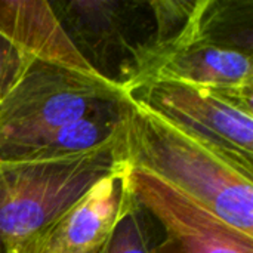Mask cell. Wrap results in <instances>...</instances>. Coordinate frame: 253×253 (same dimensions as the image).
I'll list each match as a JSON object with an SVG mask.
<instances>
[{
    "instance_id": "cell-1",
    "label": "cell",
    "mask_w": 253,
    "mask_h": 253,
    "mask_svg": "<svg viewBox=\"0 0 253 253\" xmlns=\"http://www.w3.org/2000/svg\"><path fill=\"white\" fill-rule=\"evenodd\" d=\"M122 151L129 168L157 176L253 236V169L132 99Z\"/></svg>"
},
{
    "instance_id": "cell-2",
    "label": "cell",
    "mask_w": 253,
    "mask_h": 253,
    "mask_svg": "<svg viewBox=\"0 0 253 253\" xmlns=\"http://www.w3.org/2000/svg\"><path fill=\"white\" fill-rule=\"evenodd\" d=\"M125 165L122 130L111 141L68 157L0 160V253L37 252L53 224Z\"/></svg>"
},
{
    "instance_id": "cell-3",
    "label": "cell",
    "mask_w": 253,
    "mask_h": 253,
    "mask_svg": "<svg viewBox=\"0 0 253 253\" xmlns=\"http://www.w3.org/2000/svg\"><path fill=\"white\" fill-rule=\"evenodd\" d=\"M127 98L102 77L34 61L0 102V160H16L56 129Z\"/></svg>"
},
{
    "instance_id": "cell-4",
    "label": "cell",
    "mask_w": 253,
    "mask_h": 253,
    "mask_svg": "<svg viewBox=\"0 0 253 253\" xmlns=\"http://www.w3.org/2000/svg\"><path fill=\"white\" fill-rule=\"evenodd\" d=\"M50 6L90 68L126 92L157 43L153 1L73 0Z\"/></svg>"
},
{
    "instance_id": "cell-5",
    "label": "cell",
    "mask_w": 253,
    "mask_h": 253,
    "mask_svg": "<svg viewBox=\"0 0 253 253\" xmlns=\"http://www.w3.org/2000/svg\"><path fill=\"white\" fill-rule=\"evenodd\" d=\"M127 95L253 169V93L145 82Z\"/></svg>"
},
{
    "instance_id": "cell-6",
    "label": "cell",
    "mask_w": 253,
    "mask_h": 253,
    "mask_svg": "<svg viewBox=\"0 0 253 253\" xmlns=\"http://www.w3.org/2000/svg\"><path fill=\"white\" fill-rule=\"evenodd\" d=\"M133 200L162 227L150 253H253V236L157 176L129 168Z\"/></svg>"
},
{
    "instance_id": "cell-7",
    "label": "cell",
    "mask_w": 253,
    "mask_h": 253,
    "mask_svg": "<svg viewBox=\"0 0 253 253\" xmlns=\"http://www.w3.org/2000/svg\"><path fill=\"white\" fill-rule=\"evenodd\" d=\"M196 10L197 0L182 28L148 58L127 93L145 82H176L253 93L252 52L200 34Z\"/></svg>"
},
{
    "instance_id": "cell-8",
    "label": "cell",
    "mask_w": 253,
    "mask_h": 253,
    "mask_svg": "<svg viewBox=\"0 0 253 253\" xmlns=\"http://www.w3.org/2000/svg\"><path fill=\"white\" fill-rule=\"evenodd\" d=\"M132 203L129 166L125 165L73 205L47 231L36 253H105Z\"/></svg>"
},
{
    "instance_id": "cell-9",
    "label": "cell",
    "mask_w": 253,
    "mask_h": 253,
    "mask_svg": "<svg viewBox=\"0 0 253 253\" xmlns=\"http://www.w3.org/2000/svg\"><path fill=\"white\" fill-rule=\"evenodd\" d=\"M0 36L33 61L98 76L68 39L49 1L0 0Z\"/></svg>"
},
{
    "instance_id": "cell-10",
    "label": "cell",
    "mask_w": 253,
    "mask_h": 253,
    "mask_svg": "<svg viewBox=\"0 0 253 253\" xmlns=\"http://www.w3.org/2000/svg\"><path fill=\"white\" fill-rule=\"evenodd\" d=\"M154 225L153 218L133 200L119 221L105 253H150L156 243Z\"/></svg>"
},
{
    "instance_id": "cell-11",
    "label": "cell",
    "mask_w": 253,
    "mask_h": 253,
    "mask_svg": "<svg viewBox=\"0 0 253 253\" xmlns=\"http://www.w3.org/2000/svg\"><path fill=\"white\" fill-rule=\"evenodd\" d=\"M34 62L0 36V102Z\"/></svg>"
}]
</instances>
